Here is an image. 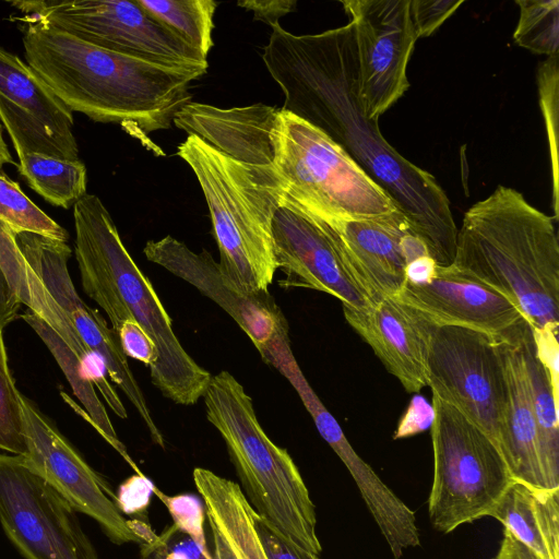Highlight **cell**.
Returning <instances> with one entry per match:
<instances>
[{"mask_svg": "<svg viewBox=\"0 0 559 559\" xmlns=\"http://www.w3.org/2000/svg\"><path fill=\"white\" fill-rule=\"evenodd\" d=\"M263 62L284 93L283 110L320 129L381 187L437 264L453 263L457 227L437 179L401 155L368 118L358 94L353 27L295 35L272 27Z\"/></svg>", "mask_w": 559, "mask_h": 559, "instance_id": "cell-1", "label": "cell"}, {"mask_svg": "<svg viewBox=\"0 0 559 559\" xmlns=\"http://www.w3.org/2000/svg\"><path fill=\"white\" fill-rule=\"evenodd\" d=\"M25 59L73 112L121 123L142 135L168 129L191 102L199 72L112 52L56 28L25 23Z\"/></svg>", "mask_w": 559, "mask_h": 559, "instance_id": "cell-2", "label": "cell"}, {"mask_svg": "<svg viewBox=\"0 0 559 559\" xmlns=\"http://www.w3.org/2000/svg\"><path fill=\"white\" fill-rule=\"evenodd\" d=\"M512 301L530 326L559 328V241L554 217L498 186L464 214L452 263Z\"/></svg>", "mask_w": 559, "mask_h": 559, "instance_id": "cell-3", "label": "cell"}, {"mask_svg": "<svg viewBox=\"0 0 559 559\" xmlns=\"http://www.w3.org/2000/svg\"><path fill=\"white\" fill-rule=\"evenodd\" d=\"M74 253L85 294L105 311L117 334L124 320H135L155 343L158 359L151 380L162 394L193 405L212 374L182 347L153 284L126 249L98 197L85 194L73 205Z\"/></svg>", "mask_w": 559, "mask_h": 559, "instance_id": "cell-4", "label": "cell"}, {"mask_svg": "<svg viewBox=\"0 0 559 559\" xmlns=\"http://www.w3.org/2000/svg\"><path fill=\"white\" fill-rule=\"evenodd\" d=\"M178 155L203 191L223 274L242 290L269 292L277 271L273 217L282 205L273 171L242 164L193 134Z\"/></svg>", "mask_w": 559, "mask_h": 559, "instance_id": "cell-5", "label": "cell"}, {"mask_svg": "<svg viewBox=\"0 0 559 559\" xmlns=\"http://www.w3.org/2000/svg\"><path fill=\"white\" fill-rule=\"evenodd\" d=\"M202 397L206 418L223 438L254 511L284 536L319 555L322 547L308 488L287 450L261 427L242 384L222 370L211 377Z\"/></svg>", "mask_w": 559, "mask_h": 559, "instance_id": "cell-6", "label": "cell"}, {"mask_svg": "<svg viewBox=\"0 0 559 559\" xmlns=\"http://www.w3.org/2000/svg\"><path fill=\"white\" fill-rule=\"evenodd\" d=\"M271 140V169L282 206L324 223L399 210L337 143L309 122L280 108Z\"/></svg>", "mask_w": 559, "mask_h": 559, "instance_id": "cell-7", "label": "cell"}, {"mask_svg": "<svg viewBox=\"0 0 559 559\" xmlns=\"http://www.w3.org/2000/svg\"><path fill=\"white\" fill-rule=\"evenodd\" d=\"M433 481L428 500L432 526L448 534L489 516L514 483L497 444L432 393Z\"/></svg>", "mask_w": 559, "mask_h": 559, "instance_id": "cell-8", "label": "cell"}, {"mask_svg": "<svg viewBox=\"0 0 559 559\" xmlns=\"http://www.w3.org/2000/svg\"><path fill=\"white\" fill-rule=\"evenodd\" d=\"M21 21L67 33L99 48L169 68L199 72L207 59L143 9L138 0L11 2Z\"/></svg>", "mask_w": 559, "mask_h": 559, "instance_id": "cell-9", "label": "cell"}, {"mask_svg": "<svg viewBox=\"0 0 559 559\" xmlns=\"http://www.w3.org/2000/svg\"><path fill=\"white\" fill-rule=\"evenodd\" d=\"M499 342L475 329L433 324L426 368L431 392L481 429L500 450L506 382Z\"/></svg>", "mask_w": 559, "mask_h": 559, "instance_id": "cell-10", "label": "cell"}, {"mask_svg": "<svg viewBox=\"0 0 559 559\" xmlns=\"http://www.w3.org/2000/svg\"><path fill=\"white\" fill-rule=\"evenodd\" d=\"M0 524L25 559H99L76 511L23 455L0 454Z\"/></svg>", "mask_w": 559, "mask_h": 559, "instance_id": "cell-11", "label": "cell"}, {"mask_svg": "<svg viewBox=\"0 0 559 559\" xmlns=\"http://www.w3.org/2000/svg\"><path fill=\"white\" fill-rule=\"evenodd\" d=\"M143 253L148 261L186 281L227 312L266 364L277 368L293 354L287 320L270 293H249L237 287L223 274L209 251L194 252L168 235L148 240Z\"/></svg>", "mask_w": 559, "mask_h": 559, "instance_id": "cell-12", "label": "cell"}, {"mask_svg": "<svg viewBox=\"0 0 559 559\" xmlns=\"http://www.w3.org/2000/svg\"><path fill=\"white\" fill-rule=\"evenodd\" d=\"M341 3L353 27L359 98L368 118L378 120L409 87L406 71L418 39L409 0Z\"/></svg>", "mask_w": 559, "mask_h": 559, "instance_id": "cell-13", "label": "cell"}, {"mask_svg": "<svg viewBox=\"0 0 559 559\" xmlns=\"http://www.w3.org/2000/svg\"><path fill=\"white\" fill-rule=\"evenodd\" d=\"M24 456L31 468L52 487L76 512L97 522L117 545L142 539L132 531L116 504V493L93 469L55 423L22 394Z\"/></svg>", "mask_w": 559, "mask_h": 559, "instance_id": "cell-14", "label": "cell"}, {"mask_svg": "<svg viewBox=\"0 0 559 559\" xmlns=\"http://www.w3.org/2000/svg\"><path fill=\"white\" fill-rule=\"evenodd\" d=\"M16 241L27 264L67 316L80 338L103 360L111 381L135 407L152 441L164 448V437L129 367L117 334L103 316L85 304L75 290L68 270L71 257L68 243L27 231L16 234Z\"/></svg>", "mask_w": 559, "mask_h": 559, "instance_id": "cell-15", "label": "cell"}, {"mask_svg": "<svg viewBox=\"0 0 559 559\" xmlns=\"http://www.w3.org/2000/svg\"><path fill=\"white\" fill-rule=\"evenodd\" d=\"M324 224L352 275L372 302L397 297L406 283L407 265L430 255L424 240L399 210L380 217Z\"/></svg>", "mask_w": 559, "mask_h": 559, "instance_id": "cell-16", "label": "cell"}, {"mask_svg": "<svg viewBox=\"0 0 559 559\" xmlns=\"http://www.w3.org/2000/svg\"><path fill=\"white\" fill-rule=\"evenodd\" d=\"M272 230L277 270L286 275L282 286L320 290L355 311L373 304L352 275L323 222L280 206Z\"/></svg>", "mask_w": 559, "mask_h": 559, "instance_id": "cell-17", "label": "cell"}, {"mask_svg": "<svg viewBox=\"0 0 559 559\" xmlns=\"http://www.w3.org/2000/svg\"><path fill=\"white\" fill-rule=\"evenodd\" d=\"M395 298L437 325L471 328L503 340L527 323L507 297L453 264H437L426 281L406 283Z\"/></svg>", "mask_w": 559, "mask_h": 559, "instance_id": "cell-18", "label": "cell"}, {"mask_svg": "<svg viewBox=\"0 0 559 559\" xmlns=\"http://www.w3.org/2000/svg\"><path fill=\"white\" fill-rule=\"evenodd\" d=\"M343 311L347 323L408 393L428 386L426 353L435 323L394 297L381 298L362 311Z\"/></svg>", "mask_w": 559, "mask_h": 559, "instance_id": "cell-19", "label": "cell"}, {"mask_svg": "<svg viewBox=\"0 0 559 559\" xmlns=\"http://www.w3.org/2000/svg\"><path fill=\"white\" fill-rule=\"evenodd\" d=\"M528 323L508 340L500 338L506 382L504 426L501 453L514 481L548 490L545 485L538 445L531 389L522 338Z\"/></svg>", "mask_w": 559, "mask_h": 559, "instance_id": "cell-20", "label": "cell"}, {"mask_svg": "<svg viewBox=\"0 0 559 559\" xmlns=\"http://www.w3.org/2000/svg\"><path fill=\"white\" fill-rule=\"evenodd\" d=\"M489 516L544 559H559V490L514 481Z\"/></svg>", "mask_w": 559, "mask_h": 559, "instance_id": "cell-21", "label": "cell"}, {"mask_svg": "<svg viewBox=\"0 0 559 559\" xmlns=\"http://www.w3.org/2000/svg\"><path fill=\"white\" fill-rule=\"evenodd\" d=\"M193 480L211 520L238 559H267L255 527L257 512L238 484L197 467Z\"/></svg>", "mask_w": 559, "mask_h": 559, "instance_id": "cell-22", "label": "cell"}, {"mask_svg": "<svg viewBox=\"0 0 559 559\" xmlns=\"http://www.w3.org/2000/svg\"><path fill=\"white\" fill-rule=\"evenodd\" d=\"M20 317L29 324L40 340L46 344L84 409L64 392H61L66 402L95 428L105 441H107L130 465L135 474H143L129 455L124 444L119 440L108 413L95 391V385L88 379L76 354L49 324L33 311L27 309V311Z\"/></svg>", "mask_w": 559, "mask_h": 559, "instance_id": "cell-23", "label": "cell"}, {"mask_svg": "<svg viewBox=\"0 0 559 559\" xmlns=\"http://www.w3.org/2000/svg\"><path fill=\"white\" fill-rule=\"evenodd\" d=\"M0 96L40 121L53 133L74 140L73 114L49 85L17 56L0 47Z\"/></svg>", "mask_w": 559, "mask_h": 559, "instance_id": "cell-24", "label": "cell"}, {"mask_svg": "<svg viewBox=\"0 0 559 559\" xmlns=\"http://www.w3.org/2000/svg\"><path fill=\"white\" fill-rule=\"evenodd\" d=\"M542 472L548 490H559V406L546 369L536 357L527 324L522 338Z\"/></svg>", "mask_w": 559, "mask_h": 559, "instance_id": "cell-25", "label": "cell"}, {"mask_svg": "<svg viewBox=\"0 0 559 559\" xmlns=\"http://www.w3.org/2000/svg\"><path fill=\"white\" fill-rule=\"evenodd\" d=\"M17 157V171L48 203L69 209L86 194V167L79 158L63 159L29 152Z\"/></svg>", "mask_w": 559, "mask_h": 559, "instance_id": "cell-26", "label": "cell"}, {"mask_svg": "<svg viewBox=\"0 0 559 559\" xmlns=\"http://www.w3.org/2000/svg\"><path fill=\"white\" fill-rule=\"evenodd\" d=\"M139 4L166 27L176 33L203 58L214 45L213 0H138Z\"/></svg>", "mask_w": 559, "mask_h": 559, "instance_id": "cell-27", "label": "cell"}, {"mask_svg": "<svg viewBox=\"0 0 559 559\" xmlns=\"http://www.w3.org/2000/svg\"><path fill=\"white\" fill-rule=\"evenodd\" d=\"M0 264L22 305L55 328L63 317L62 310L27 264L17 245L16 235L1 221Z\"/></svg>", "mask_w": 559, "mask_h": 559, "instance_id": "cell-28", "label": "cell"}, {"mask_svg": "<svg viewBox=\"0 0 559 559\" xmlns=\"http://www.w3.org/2000/svg\"><path fill=\"white\" fill-rule=\"evenodd\" d=\"M0 120L16 154L29 152L63 159H78L76 140L60 136L33 116L0 96Z\"/></svg>", "mask_w": 559, "mask_h": 559, "instance_id": "cell-29", "label": "cell"}, {"mask_svg": "<svg viewBox=\"0 0 559 559\" xmlns=\"http://www.w3.org/2000/svg\"><path fill=\"white\" fill-rule=\"evenodd\" d=\"M0 221L16 235L34 233L67 242V230L40 210L0 168Z\"/></svg>", "mask_w": 559, "mask_h": 559, "instance_id": "cell-30", "label": "cell"}, {"mask_svg": "<svg viewBox=\"0 0 559 559\" xmlns=\"http://www.w3.org/2000/svg\"><path fill=\"white\" fill-rule=\"evenodd\" d=\"M520 17L513 33L518 46L548 57L559 49V1L518 0Z\"/></svg>", "mask_w": 559, "mask_h": 559, "instance_id": "cell-31", "label": "cell"}, {"mask_svg": "<svg viewBox=\"0 0 559 559\" xmlns=\"http://www.w3.org/2000/svg\"><path fill=\"white\" fill-rule=\"evenodd\" d=\"M0 450L25 455L22 394L12 377L0 325Z\"/></svg>", "mask_w": 559, "mask_h": 559, "instance_id": "cell-32", "label": "cell"}, {"mask_svg": "<svg viewBox=\"0 0 559 559\" xmlns=\"http://www.w3.org/2000/svg\"><path fill=\"white\" fill-rule=\"evenodd\" d=\"M539 104L545 118L552 169L554 211L558 217V55L548 57L537 71Z\"/></svg>", "mask_w": 559, "mask_h": 559, "instance_id": "cell-33", "label": "cell"}, {"mask_svg": "<svg viewBox=\"0 0 559 559\" xmlns=\"http://www.w3.org/2000/svg\"><path fill=\"white\" fill-rule=\"evenodd\" d=\"M153 492L166 506L174 525L185 533L209 559H213L205 538V514L201 501L193 495L166 496L156 487Z\"/></svg>", "mask_w": 559, "mask_h": 559, "instance_id": "cell-34", "label": "cell"}, {"mask_svg": "<svg viewBox=\"0 0 559 559\" xmlns=\"http://www.w3.org/2000/svg\"><path fill=\"white\" fill-rule=\"evenodd\" d=\"M143 559H209L174 524L151 544H142Z\"/></svg>", "mask_w": 559, "mask_h": 559, "instance_id": "cell-35", "label": "cell"}, {"mask_svg": "<svg viewBox=\"0 0 559 559\" xmlns=\"http://www.w3.org/2000/svg\"><path fill=\"white\" fill-rule=\"evenodd\" d=\"M464 1L409 0V12L417 38L430 36Z\"/></svg>", "mask_w": 559, "mask_h": 559, "instance_id": "cell-36", "label": "cell"}, {"mask_svg": "<svg viewBox=\"0 0 559 559\" xmlns=\"http://www.w3.org/2000/svg\"><path fill=\"white\" fill-rule=\"evenodd\" d=\"M255 527L267 559H320L319 555L300 547L284 536L258 513Z\"/></svg>", "mask_w": 559, "mask_h": 559, "instance_id": "cell-37", "label": "cell"}, {"mask_svg": "<svg viewBox=\"0 0 559 559\" xmlns=\"http://www.w3.org/2000/svg\"><path fill=\"white\" fill-rule=\"evenodd\" d=\"M117 337L126 356L150 368L156 364L158 359L156 345L135 320H124L117 332Z\"/></svg>", "mask_w": 559, "mask_h": 559, "instance_id": "cell-38", "label": "cell"}, {"mask_svg": "<svg viewBox=\"0 0 559 559\" xmlns=\"http://www.w3.org/2000/svg\"><path fill=\"white\" fill-rule=\"evenodd\" d=\"M536 357L546 369L555 402L559 405V345L558 332L550 328L530 326Z\"/></svg>", "mask_w": 559, "mask_h": 559, "instance_id": "cell-39", "label": "cell"}, {"mask_svg": "<svg viewBox=\"0 0 559 559\" xmlns=\"http://www.w3.org/2000/svg\"><path fill=\"white\" fill-rule=\"evenodd\" d=\"M154 488L144 474H134L119 486L115 502L121 513H140L147 508Z\"/></svg>", "mask_w": 559, "mask_h": 559, "instance_id": "cell-40", "label": "cell"}, {"mask_svg": "<svg viewBox=\"0 0 559 559\" xmlns=\"http://www.w3.org/2000/svg\"><path fill=\"white\" fill-rule=\"evenodd\" d=\"M432 418V405H428L423 396H415L401 419L394 438H405L426 430L431 426Z\"/></svg>", "mask_w": 559, "mask_h": 559, "instance_id": "cell-41", "label": "cell"}, {"mask_svg": "<svg viewBox=\"0 0 559 559\" xmlns=\"http://www.w3.org/2000/svg\"><path fill=\"white\" fill-rule=\"evenodd\" d=\"M237 4L252 11L254 20L262 21L273 27L280 23V17L295 10L297 2L295 0H247L239 1Z\"/></svg>", "mask_w": 559, "mask_h": 559, "instance_id": "cell-42", "label": "cell"}, {"mask_svg": "<svg viewBox=\"0 0 559 559\" xmlns=\"http://www.w3.org/2000/svg\"><path fill=\"white\" fill-rule=\"evenodd\" d=\"M21 300L11 287L0 264V325L5 326L13 321L21 308Z\"/></svg>", "mask_w": 559, "mask_h": 559, "instance_id": "cell-43", "label": "cell"}, {"mask_svg": "<svg viewBox=\"0 0 559 559\" xmlns=\"http://www.w3.org/2000/svg\"><path fill=\"white\" fill-rule=\"evenodd\" d=\"M495 559H544L532 548L515 538L508 530H503V539Z\"/></svg>", "mask_w": 559, "mask_h": 559, "instance_id": "cell-44", "label": "cell"}, {"mask_svg": "<svg viewBox=\"0 0 559 559\" xmlns=\"http://www.w3.org/2000/svg\"><path fill=\"white\" fill-rule=\"evenodd\" d=\"M207 521L211 530L212 542L214 545V554L212 555L213 559H238L227 539L223 536L217 526L211 520Z\"/></svg>", "mask_w": 559, "mask_h": 559, "instance_id": "cell-45", "label": "cell"}, {"mask_svg": "<svg viewBox=\"0 0 559 559\" xmlns=\"http://www.w3.org/2000/svg\"><path fill=\"white\" fill-rule=\"evenodd\" d=\"M4 164H14V162H13L12 155L8 148V145L4 142L3 127L0 122V168H2V166Z\"/></svg>", "mask_w": 559, "mask_h": 559, "instance_id": "cell-46", "label": "cell"}]
</instances>
